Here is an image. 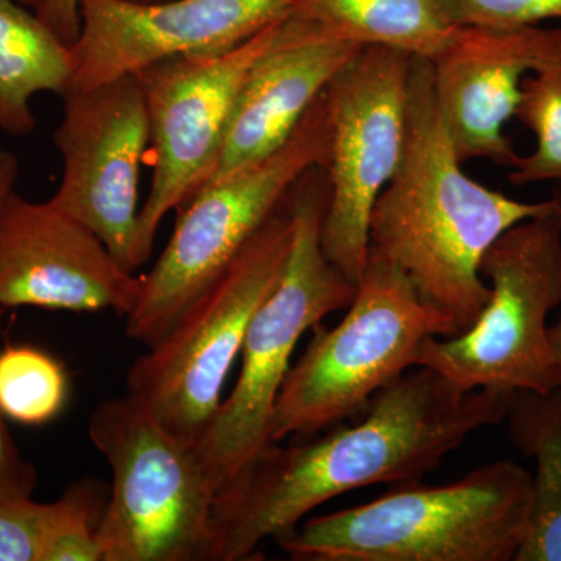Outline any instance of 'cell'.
Wrapping results in <instances>:
<instances>
[{
	"label": "cell",
	"mask_w": 561,
	"mask_h": 561,
	"mask_svg": "<svg viewBox=\"0 0 561 561\" xmlns=\"http://www.w3.org/2000/svg\"><path fill=\"white\" fill-rule=\"evenodd\" d=\"M508 394L460 391L415 367L378 391L356 426L306 445L272 442L214 496L210 561L253 559L261 542L291 534L332 497L420 482L474 432L505 421Z\"/></svg>",
	"instance_id": "obj_1"
},
{
	"label": "cell",
	"mask_w": 561,
	"mask_h": 561,
	"mask_svg": "<svg viewBox=\"0 0 561 561\" xmlns=\"http://www.w3.org/2000/svg\"><path fill=\"white\" fill-rule=\"evenodd\" d=\"M553 206L522 202L471 179L454 149L430 61L413 58L408 140L400 168L371 210V253L400 268L454 335L472 328L490 298L481 264L515 225Z\"/></svg>",
	"instance_id": "obj_2"
},
{
	"label": "cell",
	"mask_w": 561,
	"mask_h": 561,
	"mask_svg": "<svg viewBox=\"0 0 561 561\" xmlns=\"http://www.w3.org/2000/svg\"><path fill=\"white\" fill-rule=\"evenodd\" d=\"M531 472L494 461L442 486L394 485L376 501L309 519L278 545L306 561H515Z\"/></svg>",
	"instance_id": "obj_3"
},
{
	"label": "cell",
	"mask_w": 561,
	"mask_h": 561,
	"mask_svg": "<svg viewBox=\"0 0 561 561\" xmlns=\"http://www.w3.org/2000/svg\"><path fill=\"white\" fill-rule=\"evenodd\" d=\"M328 194L324 168L311 169L291 187L289 256L251 317L234 389L192 446L214 493L271 445L273 409L302 334L330 313L348 308L356 294V286L332 267L321 250Z\"/></svg>",
	"instance_id": "obj_4"
},
{
	"label": "cell",
	"mask_w": 561,
	"mask_h": 561,
	"mask_svg": "<svg viewBox=\"0 0 561 561\" xmlns=\"http://www.w3.org/2000/svg\"><path fill=\"white\" fill-rule=\"evenodd\" d=\"M312 331L276 398L272 442L316 434L368 409L378 391L416 367L421 343L453 337L408 276L371 251L341 323Z\"/></svg>",
	"instance_id": "obj_5"
},
{
	"label": "cell",
	"mask_w": 561,
	"mask_h": 561,
	"mask_svg": "<svg viewBox=\"0 0 561 561\" xmlns=\"http://www.w3.org/2000/svg\"><path fill=\"white\" fill-rule=\"evenodd\" d=\"M328 154L330 124L321 94L278 150L195 192L180 206L157 264L142 276L139 300L125 317L128 337L151 346L168 334L286 202L301 176L327 165Z\"/></svg>",
	"instance_id": "obj_6"
},
{
	"label": "cell",
	"mask_w": 561,
	"mask_h": 561,
	"mask_svg": "<svg viewBox=\"0 0 561 561\" xmlns=\"http://www.w3.org/2000/svg\"><path fill=\"white\" fill-rule=\"evenodd\" d=\"M290 242L287 195L219 278L131 365L127 393L187 445L216 419L251 317L278 280Z\"/></svg>",
	"instance_id": "obj_7"
},
{
	"label": "cell",
	"mask_w": 561,
	"mask_h": 561,
	"mask_svg": "<svg viewBox=\"0 0 561 561\" xmlns=\"http://www.w3.org/2000/svg\"><path fill=\"white\" fill-rule=\"evenodd\" d=\"M553 198V197H552ZM490 298L472 328L454 337H427L416 367L430 368L457 390L560 389L549 341V313L561 305V227L553 206L515 225L481 264Z\"/></svg>",
	"instance_id": "obj_8"
},
{
	"label": "cell",
	"mask_w": 561,
	"mask_h": 561,
	"mask_svg": "<svg viewBox=\"0 0 561 561\" xmlns=\"http://www.w3.org/2000/svg\"><path fill=\"white\" fill-rule=\"evenodd\" d=\"M88 431L113 474L103 561L210 560L216 493L194 448L128 393L102 401Z\"/></svg>",
	"instance_id": "obj_9"
},
{
	"label": "cell",
	"mask_w": 561,
	"mask_h": 561,
	"mask_svg": "<svg viewBox=\"0 0 561 561\" xmlns=\"http://www.w3.org/2000/svg\"><path fill=\"white\" fill-rule=\"evenodd\" d=\"M413 57L364 47L323 92L330 124L321 250L357 286L370 254L371 210L400 168L408 140Z\"/></svg>",
	"instance_id": "obj_10"
},
{
	"label": "cell",
	"mask_w": 561,
	"mask_h": 561,
	"mask_svg": "<svg viewBox=\"0 0 561 561\" xmlns=\"http://www.w3.org/2000/svg\"><path fill=\"white\" fill-rule=\"evenodd\" d=\"M284 18L234 49L180 55L136 73L149 111L153 165L138 220L144 262L151 256L162 220L209 180L247 73L278 36Z\"/></svg>",
	"instance_id": "obj_11"
},
{
	"label": "cell",
	"mask_w": 561,
	"mask_h": 561,
	"mask_svg": "<svg viewBox=\"0 0 561 561\" xmlns=\"http://www.w3.org/2000/svg\"><path fill=\"white\" fill-rule=\"evenodd\" d=\"M54 144L62 161L50 203L81 221L127 271L146 264L139 250L140 169L150 121L138 76L61 95Z\"/></svg>",
	"instance_id": "obj_12"
},
{
	"label": "cell",
	"mask_w": 561,
	"mask_h": 561,
	"mask_svg": "<svg viewBox=\"0 0 561 561\" xmlns=\"http://www.w3.org/2000/svg\"><path fill=\"white\" fill-rule=\"evenodd\" d=\"M294 3L295 0H80V33L70 46L73 68L65 92L91 90L180 55L234 49L289 14Z\"/></svg>",
	"instance_id": "obj_13"
},
{
	"label": "cell",
	"mask_w": 561,
	"mask_h": 561,
	"mask_svg": "<svg viewBox=\"0 0 561 561\" xmlns=\"http://www.w3.org/2000/svg\"><path fill=\"white\" fill-rule=\"evenodd\" d=\"M142 276L127 271L94 231L50 202L14 191L0 210V308L127 317Z\"/></svg>",
	"instance_id": "obj_14"
},
{
	"label": "cell",
	"mask_w": 561,
	"mask_h": 561,
	"mask_svg": "<svg viewBox=\"0 0 561 561\" xmlns=\"http://www.w3.org/2000/svg\"><path fill=\"white\" fill-rule=\"evenodd\" d=\"M561 51V28L459 25L430 61L434 94L461 161L512 168L518 151L505 135L523 83Z\"/></svg>",
	"instance_id": "obj_15"
},
{
	"label": "cell",
	"mask_w": 561,
	"mask_h": 561,
	"mask_svg": "<svg viewBox=\"0 0 561 561\" xmlns=\"http://www.w3.org/2000/svg\"><path fill=\"white\" fill-rule=\"evenodd\" d=\"M362 49L364 46L335 38L290 11L278 36L247 73L219 160L206 183L278 150L332 79Z\"/></svg>",
	"instance_id": "obj_16"
},
{
	"label": "cell",
	"mask_w": 561,
	"mask_h": 561,
	"mask_svg": "<svg viewBox=\"0 0 561 561\" xmlns=\"http://www.w3.org/2000/svg\"><path fill=\"white\" fill-rule=\"evenodd\" d=\"M24 7L0 0V130L13 136L35 131L32 99L61 95L73 68L69 44Z\"/></svg>",
	"instance_id": "obj_17"
},
{
	"label": "cell",
	"mask_w": 561,
	"mask_h": 561,
	"mask_svg": "<svg viewBox=\"0 0 561 561\" xmlns=\"http://www.w3.org/2000/svg\"><path fill=\"white\" fill-rule=\"evenodd\" d=\"M291 13L335 38L431 60L453 38L443 0H295Z\"/></svg>",
	"instance_id": "obj_18"
},
{
	"label": "cell",
	"mask_w": 561,
	"mask_h": 561,
	"mask_svg": "<svg viewBox=\"0 0 561 561\" xmlns=\"http://www.w3.org/2000/svg\"><path fill=\"white\" fill-rule=\"evenodd\" d=\"M515 448L535 463L526 538L515 561H561V389L508 394Z\"/></svg>",
	"instance_id": "obj_19"
},
{
	"label": "cell",
	"mask_w": 561,
	"mask_h": 561,
	"mask_svg": "<svg viewBox=\"0 0 561 561\" xmlns=\"http://www.w3.org/2000/svg\"><path fill=\"white\" fill-rule=\"evenodd\" d=\"M69 400L65 365L32 345L0 350V412L25 426H44L61 415Z\"/></svg>",
	"instance_id": "obj_20"
},
{
	"label": "cell",
	"mask_w": 561,
	"mask_h": 561,
	"mask_svg": "<svg viewBox=\"0 0 561 561\" xmlns=\"http://www.w3.org/2000/svg\"><path fill=\"white\" fill-rule=\"evenodd\" d=\"M515 117L534 133L535 149L516 158L508 181L561 184V51L524 80Z\"/></svg>",
	"instance_id": "obj_21"
},
{
	"label": "cell",
	"mask_w": 561,
	"mask_h": 561,
	"mask_svg": "<svg viewBox=\"0 0 561 561\" xmlns=\"http://www.w3.org/2000/svg\"><path fill=\"white\" fill-rule=\"evenodd\" d=\"M108 496L102 482L84 479L49 502L39 561H103L99 531Z\"/></svg>",
	"instance_id": "obj_22"
},
{
	"label": "cell",
	"mask_w": 561,
	"mask_h": 561,
	"mask_svg": "<svg viewBox=\"0 0 561 561\" xmlns=\"http://www.w3.org/2000/svg\"><path fill=\"white\" fill-rule=\"evenodd\" d=\"M456 25L522 28L561 21V0H443Z\"/></svg>",
	"instance_id": "obj_23"
},
{
	"label": "cell",
	"mask_w": 561,
	"mask_h": 561,
	"mask_svg": "<svg viewBox=\"0 0 561 561\" xmlns=\"http://www.w3.org/2000/svg\"><path fill=\"white\" fill-rule=\"evenodd\" d=\"M47 504L0 501V561H39Z\"/></svg>",
	"instance_id": "obj_24"
},
{
	"label": "cell",
	"mask_w": 561,
	"mask_h": 561,
	"mask_svg": "<svg viewBox=\"0 0 561 561\" xmlns=\"http://www.w3.org/2000/svg\"><path fill=\"white\" fill-rule=\"evenodd\" d=\"M36 483L35 467L22 456L0 412V501L31 500Z\"/></svg>",
	"instance_id": "obj_25"
},
{
	"label": "cell",
	"mask_w": 561,
	"mask_h": 561,
	"mask_svg": "<svg viewBox=\"0 0 561 561\" xmlns=\"http://www.w3.org/2000/svg\"><path fill=\"white\" fill-rule=\"evenodd\" d=\"M36 16L66 44L72 46L80 33V0H36Z\"/></svg>",
	"instance_id": "obj_26"
},
{
	"label": "cell",
	"mask_w": 561,
	"mask_h": 561,
	"mask_svg": "<svg viewBox=\"0 0 561 561\" xmlns=\"http://www.w3.org/2000/svg\"><path fill=\"white\" fill-rule=\"evenodd\" d=\"M21 165L13 151L0 147V210L11 194L16 191L20 180Z\"/></svg>",
	"instance_id": "obj_27"
},
{
	"label": "cell",
	"mask_w": 561,
	"mask_h": 561,
	"mask_svg": "<svg viewBox=\"0 0 561 561\" xmlns=\"http://www.w3.org/2000/svg\"><path fill=\"white\" fill-rule=\"evenodd\" d=\"M557 202V209H559L560 227H561V186L553 192L552 195ZM549 341H551L553 359H556L557 370H559L560 389H561V320L556 327L549 328Z\"/></svg>",
	"instance_id": "obj_28"
},
{
	"label": "cell",
	"mask_w": 561,
	"mask_h": 561,
	"mask_svg": "<svg viewBox=\"0 0 561 561\" xmlns=\"http://www.w3.org/2000/svg\"><path fill=\"white\" fill-rule=\"evenodd\" d=\"M130 2H135V3H160V2H168V0H130Z\"/></svg>",
	"instance_id": "obj_29"
},
{
	"label": "cell",
	"mask_w": 561,
	"mask_h": 561,
	"mask_svg": "<svg viewBox=\"0 0 561 561\" xmlns=\"http://www.w3.org/2000/svg\"><path fill=\"white\" fill-rule=\"evenodd\" d=\"M36 0H20V3L25 7H31L33 9V5H35Z\"/></svg>",
	"instance_id": "obj_30"
}]
</instances>
